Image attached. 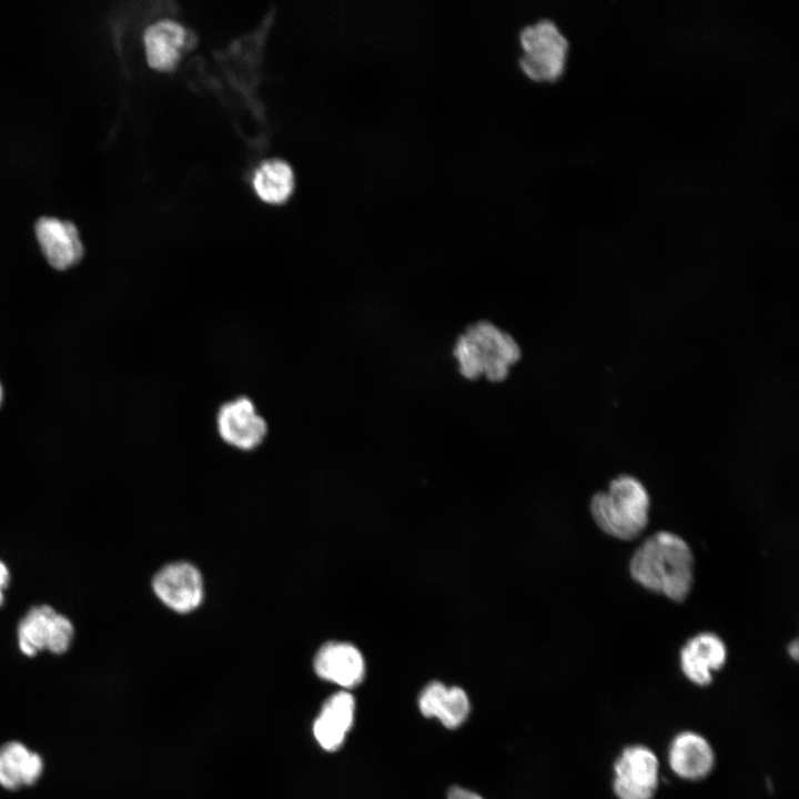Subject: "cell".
Instances as JSON below:
<instances>
[{
  "mask_svg": "<svg viewBox=\"0 0 799 799\" xmlns=\"http://www.w3.org/2000/svg\"><path fill=\"white\" fill-rule=\"evenodd\" d=\"M629 573L647 590L682 603L694 585V555L679 535L656 532L633 553Z\"/></svg>",
  "mask_w": 799,
  "mask_h": 799,
  "instance_id": "cell-1",
  "label": "cell"
},
{
  "mask_svg": "<svg viewBox=\"0 0 799 799\" xmlns=\"http://www.w3.org/2000/svg\"><path fill=\"white\" fill-rule=\"evenodd\" d=\"M650 497L631 475L613 478L589 503L591 517L605 534L620 540L637 538L648 525Z\"/></svg>",
  "mask_w": 799,
  "mask_h": 799,
  "instance_id": "cell-2",
  "label": "cell"
},
{
  "mask_svg": "<svg viewBox=\"0 0 799 799\" xmlns=\"http://www.w3.org/2000/svg\"><path fill=\"white\" fill-rule=\"evenodd\" d=\"M454 355L464 377L474 380L484 374L492 382H500L508 367L519 360L520 350L509 334L482 321L458 337Z\"/></svg>",
  "mask_w": 799,
  "mask_h": 799,
  "instance_id": "cell-3",
  "label": "cell"
},
{
  "mask_svg": "<svg viewBox=\"0 0 799 799\" xmlns=\"http://www.w3.org/2000/svg\"><path fill=\"white\" fill-rule=\"evenodd\" d=\"M518 65L527 78L538 82L557 80L565 70L569 43L559 27L544 18L523 27L518 34Z\"/></svg>",
  "mask_w": 799,
  "mask_h": 799,
  "instance_id": "cell-4",
  "label": "cell"
},
{
  "mask_svg": "<svg viewBox=\"0 0 799 799\" xmlns=\"http://www.w3.org/2000/svg\"><path fill=\"white\" fill-rule=\"evenodd\" d=\"M215 432L227 446L252 452L266 439L270 426L255 400L236 394L221 402L214 413Z\"/></svg>",
  "mask_w": 799,
  "mask_h": 799,
  "instance_id": "cell-5",
  "label": "cell"
},
{
  "mask_svg": "<svg viewBox=\"0 0 799 799\" xmlns=\"http://www.w3.org/2000/svg\"><path fill=\"white\" fill-rule=\"evenodd\" d=\"M659 785V760L645 745L625 747L614 762L617 799H653Z\"/></svg>",
  "mask_w": 799,
  "mask_h": 799,
  "instance_id": "cell-6",
  "label": "cell"
},
{
  "mask_svg": "<svg viewBox=\"0 0 799 799\" xmlns=\"http://www.w3.org/2000/svg\"><path fill=\"white\" fill-rule=\"evenodd\" d=\"M72 637L71 621L47 605L31 608L18 626L19 648L29 657L42 650L63 654L69 649Z\"/></svg>",
  "mask_w": 799,
  "mask_h": 799,
  "instance_id": "cell-7",
  "label": "cell"
},
{
  "mask_svg": "<svg viewBox=\"0 0 799 799\" xmlns=\"http://www.w3.org/2000/svg\"><path fill=\"white\" fill-rule=\"evenodd\" d=\"M152 589L165 607L178 614L194 611L204 599L202 573L185 560L161 567L152 578Z\"/></svg>",
  "mask_w": 799,
  "mask_h": 799,
  "instance_id": "cell-8",
  "label": "cell"
},
{
  "mask_svg": "<svg viewBox=\"0 0 799 799\" xmlns=\"http://www.w3.org/2000/svg\"><path fill=\"white\" fill-rule=\"evenodd\" d=\"M727 657L724 640L715 633L702 631L689 638L681 647L679 666L690 682L705 687L711 684L714 672L726 665Z\"/></svg>",
  "mask_w": 799,
  "mask_h": 799,
  "instance_id": "cell-9",
  "label": "cell"
},
{
  "mask_svg": "<svg viewBox=\"0 0 799 799\" xmlns=\"http://www.w3.org/2000/svg\"><path fill=\"white\" fill-rule=\"evenodd\" d=\"M315 674L323 680L353 688L365 677V660L360 649L347 641H327L313 659Z\"/></svg>",
  "mask_w": 799,
  "mask_h": 799,
  "instance_id": "cell-10",
  "label": "cell"
},
{
  "mask_svg": "<svg viewBox=\"0 0 799 799\" xmlns=\"http://www.w3.org/2000/svg\"><path fill=\"white\" fill-rule=\"evenodd\" d=\"M668 765L680 779L699 781L712 771L715 751L704 736L685 730L677 734L669 744Z\"/></svg>",
  "mask_w": 799,
  "mask_h": 799,
  "instance_id": "cell-11",
  "label": "cell"
},
{
  "mask_svg": "<svg viewBox=\"0 0 799 799\" xmlns=\"http://www.w3.org/2000/svg\"><path fill=\"white\" fill-rule=\"evenodd\" d=\"M36 235L44 256L54 269H69L83 255L79 232L69 221L43 216L36 223Z\"/></svg>",
  "mask_w": 799,
  "mask_h": 799,
  "instance_id": "cell-12",
  "label": "cell"
},
{
  "mask_svg": "<svg viewBox=\"0 0 799 799\" xmlns=\"http://www.w3.org/2000/svg\"><path fill=\"white\" fill-rule=\"evenodd\" d=\"M355 700L346 691L332 695L313 725L314 737L326 751L337 750L354 721Z\"/></svg>",
  "mask_w": 799,
  "mask_h": 799,
  "instance_id": "cell-13",
  "label": "cell"
},
{
  "mask_svg": "<svg viewBox=\"0 0 799 799\" xmlns=\"http://www.w3.org/2000/svg\"><path fill=\"white\" fill-rule=\"evenodd\" d=\"M186 39V29L176 21L164 19L149 26L143 36L149 64L159 71H172Z\"/></svg>",
  "mask_w": 799,
  "mask_h": 799,
  "instance_id": "cell-14",
  "label": "cell"
},
{
  "mask_svg": "<svg viewBox=\"0 0 799 799\" xmlns=\"http://www.w3.org/2000/svg\"><path fill=\"white\" fill-rule=\"evenodd\" d=\"M418 707L425 717H435L454 729L461 726L469 714V700L459 687H446L439 681L427 684L418 697Z\"/></svg>",
  "mask_w": 799,
  "mask_h": 799,
  "instance_id": "cell-15",
  "label": "cell"
},
{
  "mask_svg": "<svg viewBox=\"0 0 799 799\" xmlns=\"http://www.w3.org/2000/svg\"><path fill=\"white\" fill-rule=\"evenodd\" d=\"M44 768L42 757L20 741H8L0 746V786L18 790L34 785Z\"/></svg>",
  "mask_w": 799,
  "mask_h": 799,
  "instance_id": "cell-16",
  "label": "cell"
},
{
  "mask_svg": "<svg viewBox=\"0 0 799 799\" xmlns=\"http://www.w3.org/2000/svg\"><path fill=\"white\" fill-rule=\"evenodd\" d=\"M252 184L263 202L280 205L285 203L294 191V173L287 162L270 159L256 168Z\"/></svg>",
  "mask_w": 799,
  "mask_h": 799,
  "instance_id": "cell-17",
  "label": "cell"
},
{
  "mask_svg": "<svg viewBox=\"0 0 799 799\" xmlns=\"http://www.w3.org/2000/svg\"><path fill=\"white\" fill-rule=\"evenodd\" d=\"M447 799H483V798L479 795H477L471 790L454 786L448 790Z\"/></svg>",
  "mask_w": 799,
  "mask_h": 799,
  "instance_id": "cell-18",
  "label": "cell"
},
{
  "mask_svg": "<svg viewBox=\"0 0 799 799\" xmlns=\"http://www.w3.org/2000/svg\"><path fill=\"white\" fill-rule=\"evenodd\" d=\"M9 584V570L7 566L0 560V606L3 603V589Z\"/></svg>",
  "mask_w": 799,
  "mask_h": 799,
  "instance_id": "cell-19",
  "label": "cell"
},
{
  "mask_svg": "<svg viewBox=\"0 0 799 799\" xmlns=\"http://www.w3.org/2000/svg\"><path fill=\"white\" fill-rule=\"evenodd\" d=\"M798 650H799V648H798V640L795 639V640L791 641L790 645L788 646V653H789L790 657H791L792 659H795V660L798 659Z\"/></svg>",
  "mask_w": 799,
  "mask_h": 799,
  "instance_id": "cell-20",
  "label": "cell"
},
{
  "mask_svg": "<svg viewBox=\"0 0 799 799\" xmlns=\"http://www.w3.org/2000/svg\"><path fill=\"white\" fill-rule=\"evenodd\" d=\"M1 401H2V387L0 385V404H1Z\"/></svg>",
  "mask_w": 799,
  "mask_h": 799,
  "instance_id": "cell-21",
  "label": "cell"
}]
</instances>
